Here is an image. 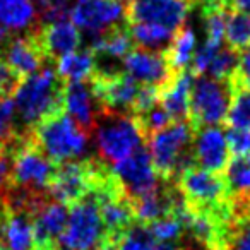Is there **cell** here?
Returning a JSON list of instances; mask_svg holds the SVG:
<instances>
[{
  "mask_svg": "<svg viewBox=\"0 0 250 250\" xmlns=\"http://www.w3.org/2000/svg\"><path fill=\"white\" fill-rule=\"evenodd\" d=\"M63 86L65 81L52 67L40 69L22 81L14 93V104L24 132H29L45 118L65 111Z\"/></svg>",
  "mask_w": 250,
  "mask_h": 250,
  "instance_id": "6da1fadb",
  "label": "cell"
},
{
  "mask_svg": "<svg viewBox=\"0 0 250 250\" xmlns=\"http://www.w3.org/2000/svg\"><path fill=\"white\" fill-rule=\"evenodd\" d=\"M192 136L194 130L188 122H175L146 141L153 167L161 180L175 182L182 171L197 167L192 153Z\"/></svg>",
  "mask_w": 250,
  "mask_h": 250,
  "instance_id": "7a4b0ae2",
  "label": "cell"
},
{
  "mask_svg": "<svg viewBox=\"0 0 250 250\" xmlns=\"http://www.w3.org/2000/svg\"><path fill=\"white\" fill-rule=\"evenodd\" d=\"M57 163H53L33 141L31 134L24 132L11 144L9 185L29 192H48Z\"/></svg>",
  "mask_w": 250,
  "mask_h": 250,
  "instance_id": "3957f363",
  "label": "cell"
},
{
  "mask_svg": "<svg viewBox=\"0 0 250 250\" xmlns=\"http://www.w3.org/2000/svg\"><path fill=\"white\" fill-rule=\"evenodd\" d=\"M29 134L36 146L57 165L77 160L86 151L89 139L65 111L42 120L29 130Z\"/></svg>",
  "mask_w": 250,
  "mask_h": 250,
  "instance_id": "277c9868",
  "label": "cell"
},
{
  "mask_svg": "<svg viewBox=\"0 0 250 250\" xmlns=\"http://www.w3.org/2000/svg\"><path fill=\"white\" fill-rule=\"evenodd\" d=\"M96 144L103 161H118L139 149L144 143L143 132L130 113L103 111L96 122Z\"/></svg>",
  "mask_w": 250,
  "mask_h": 250,
  "instance_id": "5b68a950",
  "label": "cell"
},
{
  "mask_svg": "<svg viewBox=\"0 0 250 250\" xmlns=\"http://www.w3.org/2000/svg\"><path fill=\"white\" fill-rule=\"evenodd\" d=\"M108 165L100 158H84V160H70L57 165L53 180L48 187V194L53 201L70 206L83 201L91 194L98 178L103 175Z\"/></svg>",
  "mask_w": 250,
  "mask_h": 250,
  "instance_id": "8992f818",
  "label": "cell"
},
{
  "mask_svg": "<svg viewBox=\"0 0 250 250\" xmlns=\"http://www.w3.org/2000/svg\"><path fill=\"white\" fill-rule=\"evenodd\" d=\"M231 89L228 81H219L211 76L194 77L188 103V125L199 130L202 127L221 125L226 120Z\"/></svg>",
  "mask_w": 250,
  "mask_h": 250,
  "instance_id": "52a82bcc",
  "label": "cell"
},
{
  "mask_svg": "<svg viewBox=\"0 0 250 250\" xmlns=\"http://www.w3.org/2000/svg\"><path fill=\"white\" fill-rule=\"evenodd\" d=\"M175 185L188 209L216 212L229 209V187L225 175L190 167L175 178Z\"/></svg>",
  "mask_w": 250,
  "mask_h": 250,
  "instance_id": "ba28073f",
  "label": "cell"
},
{
  "mask_svg": "<svg viewBox=\"0 0 250 250\" xmlns=\"http://www.w3.org/2000/svg\"><path fill=\"white\" fill-rule=\"evenodd\" d=\"M103 236L104 226L100 214V206L89 194L69 208L67 226L59 243L70 250H94Z\"/></svg>",
  "mask_w": 250,
  "mask_h": 250,
  "instance_id": "9c48e42d",
  "label": "cell"
},
{
  "mask_svg": "<svg viewBox=\"0 0 250 250\" xmlns=\"http://www.w3.org/2000/svg\"><path fill=\"white\" fill-rule=\"evenodd\" d=\"M87 84L100 106L104 111H117V113H130L141 86L129 74L122 70L117 72L94 70L93 76L87 79Z\"/></svg>",
  "mask_w": 250,
  "mask_h": 250,
  "instance_id": "30bf717a",
  "label": "cell"
},
{
  "mask_svg": "<svg viewBox=\"0 0 250 250\" xmlns=\"http://www.w3.org/2000/svg\"><path fill=\"white\" fill-rule=\"evenodd\" d=\"M190 7L188 0H129L124 18L129 24H158L175 33L185 24Z\"/></svg>",
  "mask_w": 250,
  "mask_h": 250,
  "instance_id": "8fae6325",
  "label": "cell"
},
{
  "mask_svg": "<svg viewBox=\"0 0 250 250\" xmlns=\"http://www.w3.org/2000/svg\"><path fill=\"white\" fill-rule=\"evenodd\" d=\"M111 171L120 180L122 187L125 188L130 199H137L154 192L161 184V178L156 175V170L151 161L149 151L144 146L134 151L130 156L113 165Z\"/></svg>",
  "mask_w": 250,
  "mask_h": 250,
  "instance_id": "7c38bea8",
  "label": "cell"
},
{
  "mask_svg": "<svg viewBox=\"0 0 250 250\" xmlns=\"http://www.w3.org/2000/svg\"><path fill=\"white\" fill-rule=\"evenodd\" d=\"M125 16V5L120 0H81L70 12L77 29H84L91 36L118 24Z\"/></svg>",
  "mask_w": 250,
  "mask_h": 250,
  "instance_id": "4fadbf2b",
  "label": "cell"
},
{
  "mask_svg": "<svg viewBox=\"0 0 250 250\" xmlns=\"http://www.w3.org/2000/svg\"><path fill=\"white\" fill-rule=\"evenodd\" d=\"M31 35L48 62H57L62 55L74 52L81 45L79 29L69 19L50 22V24L38 22L33 28Z\"/></svg>",
  "mask_w": 250,
  "mask_h": 250,
  "instance_id": "5bb4252c",
  "label": "cell"
},
{
  "mask_svg": "<svg viewBox=\"0 0 250 250\" xmlns=\"http://www.w3.org/2000/svg\"><path fill=\"white\" fill-rule=\"evenodd\" d=\"M192 153L195 165L202 170L223 175L229 163L226 137L216 127H202L192 136Z\"/></svg>",
  "mask_w": 250,
  "mask_h": 250,
  "instance_id": "9a60e30c",
  "label": "cell"
},
{
  "mask_svg": "<svg viewBox=\"0 0 250 250\" xmlns=\"http://www.w3.org/2000/svg\"><path fill=\"white\" fill-rule=\"evenodd\" d=\"M124 69L139 84L153 86H161L175 74L168 65L163 52H153L141 46L132 48L124 57Z\"/></svg>",
  "mask_w": 250,
  "mask_h": 250,
  "instance_id": "2e32d148",
  "label": "cell"
},
{
  "mask_svg": "<svg viewBox=\"0 0 250 250\" xmlns=\"http://www.w3.org/2000/svg\"><path fill=\"white\" fill-rule=\"evenodd\" d=\"M63 108H65L67 115L87 136L94 132L98 118L104 111L91 93L87 81L86 83H65V86H63Z\"/></svg>",
  "mask_w": 250,
  "mask_h": 250,
  "instance_id": "e0dca14e",
  "label": "cell"
},
{
  "mask_svg": "<svg viewBox=\"0 0 250 250\" xmlns=\"http://www.w3.org/2000/svg\"><path fill=\"white\" fill-rule=\"evenodd\" d=\"M0 48H2L0 59H4L7 65L21 79H26L31 74L38 72L43 62H46L45 55L40 50L38 43L35 42L31 33L24 36H18V38H9Z\"/></svg>",
  "mask_w": 250,
  "mask_h": 250,
  "instance_id": "ac0fdd59",
  "label": "cell"
},
{
  "mask_svg": "<svg viewBox=\"0 0 250 250\" xmlns=\"http://www.w3.org/2000/svg\"><path fill=\"white\" fill-rule=\"evenodd\" d=\"M194 76L190 70L175 72L171 79L158 86V103L161 104L171 122L188 120V103H190V89Z\"/></svg>",
  "mask_w": 250,
  "mask_h": 250,
  "instance_id": "d6986e66",
  "label": "cell"
},
{
  "mask_svg": "<svg viewBox=\"0 0 250 250\" xmlns=\"http://www.w3.org/2000/svg\"><path fill=\"white\" fill-rule=\"evenodd\" d=\"M0 243L7 250H35L33 214L29 211H9L5 216Z\"/></svg>",
  "mask_w": 250,
  "mask_h": 250,
  "instance_id": "ffe728a7",
  "label": "cell"
},
{
  "mask_svg": "<svg viewBox=\"0 0 250 250\" xmlns=\"http://www.w3.org/2000/svg\"><path fill=\"white\" fill-rule=\"evenodd\" d=\"M134 40L130 35L129 26H124L122 22L91 36L89 50L94 55H103L106 59H124L132 50Z\"/></svg>",
  "mask_w": 250,
  "mask_h": 250,
  "instance_id": "44dd1931",
  "label": "cell"
},
{
  "mask_svg": "<svg viewBox=\"0 0 250 250\" xmlns=\"http://www.w3.org/2000/svg\"><path fill=\"white\" fill-rule=\"evenodd\" d=\"M96 70V55L87 50H74L57 60V74L65 83H84Z\"/></svg>",
  "mask_w": 250,
  "mask_h": 250,
  "instance_id": "7402d4cb",
  "label": "cell"
},
{
  "mask_svg": "<svg viewBox=\"0 0 250 250\" xmlns=\"http://www.w3.org/2000/svg\"><path fill=\"white\" fill-rule=\"evenodd\" d=\"M194 46H195V35L190 28L182 26L177 29L171 38L170 45L165 48V59L173 72H182L187 70V65L192 62L194 57Z\"/></svg>",
  "mask_w": 250,
  "mask_h": 250,
  "instance_id": "603a6c76",
  "label": "cell"
},
{
  "mask_svg": "<svg viewBox=\"0 0 250 250\" xmlns=\"http://www.w3.org/2000/svg\"><path fill=\"white\" fill-rule=\"evenodd\" d=\"M231 89V100H229L228 113H226L225 124L231 129H240L250 132V89L238 84L233 79H226Z\"/></svg>",
  "mask_w": 250,
  "mask_h": 250,
  "instance_id": "cb8c5ba5",
  "label": "cell"
},
{
  "mask_svg": "<svg viewBox=\"0 0 250 250\" xmlns=\"http://www.w3.org/2000/svg\"><path fill=\"white\" fill-rule=\"evenodd\" d=\"M35 18L33 0H0V24L7 29H24L33 24Z\"/></svg>",
  "mask_w": 250,
  "mask_h": 250,
  "instance_id": "d4e9b609",
  "label": "cell"
},
{
  "mask_svg": "<svg viewBox=\"0 0 250 250\" xmlns=\"http://www.w3.org/2000/svg\"><path fill=\"white\" fill-rule=\"evenodd\" d=\"M130 35H132L134 43L141 48L153 50V52H165L170 45L175 33L170 29L158 24H146V22H137V24H129Z\"/></svg>",
  "mask_w": 250,
  "mask_h": 250,
  "instance_id": "484cf974",
  "label": "cell"
},
{
  "mask_svg": "<svg viewBox=\"0 0 250 250\" xmlns=\"http://www.w3.org/2000/svg\"><path fill=\"white\" fill-rule=\"evenodd\" d=\"M225 38L228 46L235 52L250 46V16L236 11H228L225 24Z\"/></svg>",
  "mask_w": 250,
  "mask_h": 250,
  "instance_id": "4316f807",
  "label": "cell"
},
{
  "mask_svg": "<svg viewBox=\"0 0 250 250\" xmlns=\"http://www.w3.org/2000/svg\"><path fill=\"white\" fill-rule=\"evenodd\" d=\"M223 175L228 182L229 195L250 192V153L233 158Z\"/></svg>",
  "mask_w": 250,
  "mask_h": 250,
  "instance_id": "83f0119b",
  "label": "cell"
},
{
  "mask_svg": "<svg viewBox=\"0 0 250 250\" xmlns=\"http://www.w3.org/2000/svg\"><path fill=\"white\" fill-rule=\"evenodd\" d=\"M21 134L24 132L16 125L14 98H0V146L12 144Z\"/></svg>",
  "mask_w": 250,
  "mask_h": 250,
  "instance_id": "f1b7e54d",
  "label": "cell"
},
{
  "mask_svg": "<svg viewBox=\"0 0 250 250\" xmlns=\"http://www.w3.org/2000/svg\"><path fill=\"white\" fill-rule=\"evenodd\" d=\"M156 245L158 242L151 235L147 226L136 223L122 236L117 250H156Z\"/></svg>",
  "mask_w": 250,
  "mask_h": 250,
  "instance_id": "f546056e",
  "label": "cell"
},
{
  "mask_svg": "<svg viewBox=\"0 0 250 250\" xmlns=\"http://www.w3.org/2000/svg\"><path fill=\"white\" fill-rule=\"evenodd\" d=\"M132 117L136 118L141 132H143L144 143H146L153 134L160 132L161 129H165V127L173 124L171 118L168 117L167 111L161 108V104H156V106H153L151 110L144 111V113H139V115H132Z\"/></svg>",
  "mask_w": 250,
  "mask_h": 250,
  "instance_id": "4dcf8cb0",
  "label": "cell"
},
{
  "mask_svg": "<svg viewBox=\"0 0 250 250\" xmlns=\"http://www.w3.org/2000/svg\"><path fill=\"white\" fill-rule=\"evenodd\" d=\"M40 11V24L63 21L72 12V0H36Z\"/></svg>",
  "mask_w": 250,
  "mask_h": 250,
  "instance_id": "1f68e13d",
  "label": "cell"
},
{
  "mask_svg": "<svg viewBox=\"0 0 250 250\" xmlns=\"http://www.w3.org/2000/svg\"><path fill=\"white\" fill-rule=\"evenodd\" d=\"M236 62H238V52L231 50L229 46L226 48H219V52L214 55V59L211 60L208 67V76L214 77V79H219V81H226L231 72L235 70L236 67Z\"/></svg>",
  "mask_w": 250,
  "mask_h": 250,
  "instance_id": "d6a6232c",
  "label": "cell"
},
{
  "mask_svg": "<svg viewBox=\"0 0 250 250\" xmlns=\"http://www.w3.org/2000/svg\"><path fill=\"white\" fill-rule=\"evenodd\" d=\"M147 229L156 242H177L185 233V226L173 216H167V218L151 223V225H147Z\"/></svg>",
  "mask_w": 250,
  "mask_h": 250,
  "instance_id": "836d02e7",
  "label": "cell"
},
{
  "mask_svg": "<svg viewBox=\"0 0 250 250\" xmlns=\"http://www.w3.org/2000/svg\"><path fill=\"white\" fill-rule=\"evenodd\" d=\"M226 250H250V216L229 223Z\"/></svg>",
  "mask_w": 250,
  "mask_h": 250,
  "instance_id": "e575fe53",
  "label": "cell"
},
{
  "mask_svg": "<svg viewBox=\"0 0 250 250\" xmlns=\"http://www.w3.org/2000/svg\"><path fill=\"white\" fill-rule=\"evenodd\" d=\"M24 79L18 76L11 67L7 65L4 59H0V98H9L14 96L18 87Z\"/></svg>",
  "mask_w": 250,
  "mask_h": 250,
  "instance_id": "d590c367",
  "label": "cell"
},
{
  "mask_svg": "<svg viewBox=\"0 0 250 250\" xmlns=\"http://www.w3.org/2000/svg\"><path fill=\"white\" fill-rule=\"evenodd\" d=\"M226 144L233 156H242V154L250 153V132L240 129H231L229 127L226 132Z\"/></svg>",
  "mask_w": 250,
  "mask_h": 250,
  "instance_id": "8d00e7d4",
  "label": "cell"
},
{
  "mask_svg": "<svg viewBox=\"0 0 250 250\" xmlns=\"http://www.w3.org/2000/svg\"><path fill=\"white\" fill-rule=\"evenodd\" d=\"M231 74L238 81L250 79V46L238 52V62H236V67Z\"/></svg>",
  "mask_w": 250,
  "mask_h": 250,
  "instance_id": "74e56055",
  "label": "cell"
},
{
  "mask_svg": "<svg viewBox=\"0 0 250 250\" xmlns=\"http://www.w3.org/2000/svg\"><path fill=\"white\" fill-rule=\"evenodd\" d=\"M228 9L250 16V0H228Z\"/></svg>",
  "mask_w": 250,
  "mask_h": 250,
  "instance_id": "f35d334b",
  "label": "cell"
},
{
  "mask_svg": "<svg viewBox=\"0 0 250 250\" xmlns=\"http://www.w3.org/2000/svg\"><path fill=\"white\" fill-rule=\"evenodd\" d=\"M156 250H185V247H180L175 242H160L156 245Z\"/></svg>",
  "mask_w": 250,
  "mask_h": 250,
  "instance_id": "ab89813d",
  "label": "cell"
},
{
  "mask_svg": "<svg viewBox=\"0 0 250 250\" xmlns=\"http://www.w3.org/2000/svg\"><path fill=\"white\" fill-rule=\"evenodd\" d=\"M9 38H11V33H9V29L5 28L4 24H0V46L4 45Z\"/></svg>",
  "mask_w": 250,
  "mask_h": 250,
  "instance_id": "60d3db41",
  "label": "cell"
},
{
  "mask_svg": "<svg viewBox=\"0 0 250 250\" xmlns=\"http://www.w3.org/2000/svg\"><path fill=\"white\" fill-rule=\"evenodd\" d=\"M60 243H53V245H46V247H35V250H59Z\"/></svg>",
  "mask_w": 250,
  "mask_h": 250,
  "instance_id": "b9f144b4",
  "label": "cell"
},
{
  "mask_svg": "<svg viewBox=\"0 0 250 250\" xmlns=\"http://www.w3.org/2000/svg\"><path fill=\"white\" fill-rule=\"evenodd\" d=\"M59 250H70V249H67V247H62V245H60V249Z\"/></svg>",
  "mask_w": 250,
  "mask_h": 250,
  "instance_id": "7bdbcfd3",
  "label": "cell"
},
{
  "mask_svg": "<svg viewBox=\"0 0 250 250\" xmlns=\"http://www.w3.org/2000/svg\"><path fill=\"white\" fill-rule=\"evenodd\" d=\"M0 250H7V249H5V247L2 245V243H0Z\"/></svg>",
  "mask_w": 250,
  "mask_h": 250,
  "instance_id": "ee69618b",
  "label": "cell"
},
{
  "mask_svg": "<svg viewBox=\"0 0 250 250\" xmlns=\"http://www.w3.org/2000/svg\"><path fill=\"white\" fill-rule=\"evenodd\" d=\"M33 2H36V0H33Z\"/></svg>",
  "mask_w": 250,
  "mask_h": 250,
  "instance_id": "f6af8a7d",
  "label": "cell"
},
{
  "mask_svg": "<svg viewBox=\"0 0 250 250\" xmlns=\"http://www.w3.org/2000/svg\"><path fill=\"white\" fill-rule=\"evenodd\" d=\"M120 2H122V0H120Z\"/></svg>",
  "mask_w": 250,
  "mask_h": 250,
  "instance_id": "bcb514c9",
  "label": "cell"
}]
</instances>
